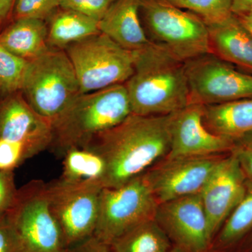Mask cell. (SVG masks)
Returning <instances> with one entry per match:
<instances>
[{"label": "cell", "mask_w": 252, "mask_h": 252, "mask_svg": "<svg viewBox=\"0 0 252 252\" xmlns=\"http://www.w3.org/2000/svg\"><path fill=\"white\" fill-rule=\"evenodd\" d=\"M237 16L252 35V14L241 15V16Z\"/></svg>", "instance_id": "cell-35"}, {"label": "cell", "mask_w": 252, "mask_h": 252, "mask_svg": "<svg viewBox=\"0 0 252 252\" xmlns=\"http://www.w3.org/2000/svg\"><path fill=\"white\" fill-rule=\"evenodd\" d=\"M42 150L36 146L0 140V170H14L25 160Z\"/></svg>", "instance_id": "cell-26"}, {"label": "cell", "mask_w": 252, "mask_h": 252, "mask_svg": "<svg viewBox=\"0 0 252 252\" xmlns=\"http://www.w3.org/2000/svg\"><path fill=\"white\" fill-rule=\"evenodd\" d=\"M170 120L171 114H131L86 146L105 160L104 188L122 187L167 157L171 144Z\"/></svg>", "instance_id": "cell-1"}, {"label": "cell", "mask_w": 252, "mask_h": 252, "mask_svg": "<svg viewBox=\"0 0 252 252\" xmlns=\"http://www.w3.org/2000/svg\"><path fill=\"white\" fill-rule=\"evenodd\" d=\"M154 220L173 246L185 252H207L212 244L200 194L158 204Z\"/></svg>", "instance_id": "cell-12"}, {"label": "cell", "mask_w": 252, "mask_h": 252, "mask_svg": "<svg viewBox=\"0 0 252 252\" xmlns=\"http://www.w3.org/2000/svg\"><path fill=\"white\" fill-rule=\"evenodd\" d=\"M134 55V70L125 83L132 114L169 115L189 104L185 64L150 43Z\"/></svg>", "instance_id": "cell-2"}, {"label": "cell", "mask_w": 252, "mask_h": 252, "mask_svg": "<svg viewBox=\"0 0 252 252\" xmlns=\"http://www.w3.org/2000/svg\"><path fill=\"white\" fill-rule=\"evenodd\" d=\"M28 61L10 52L0 44V93L5 96L21 91Z\"/></svg>", "instance_id": "cell-24"}, {"label": "cell", "mask_w": 252, "mask_h": 252, "mask_svg": "<svg viewBox=\"0 0 252 252\" xmlns=\"http://www.w3.org/2000/svg\"><path fill=\"white\" fill-rule=\"evenodd\" d=\"M230 153L236 157L247 178L252 180V136L235 142Z\"/></svg>", "instance_id": "cell-30"}, {"label": "cell", "mask_w": 252, "mask_h": 252, "mask_svg": "<svg viewBox=\"0 0 252 252\" xmlns=\"http://www.w3.org/2000/svg\"><path fill=\"white\" fill-rule=\"evenodd\" d=\"M231 11L236 16L252 14V0H232Z\"/></svg>", "instance_id": "cell-33"}, {"label": "cell", "mask_w": 252, "mask_h": 252, "mask_svg": "<svg viewBox=\"0 0 252 252\" xmlns=\"http://www.w3.org/2000/svg\"><path fill=\"white\" fill-rule=\"evenodd\" d=\"M212 54L252 73V35L236 15L207 24Z\"/></svg>", "instance_id": "cell-17"}, {"label": "cell", "mask_w": 252, "mask_h": 252, "mask_svg": "<svg viewBox=\"0 0 252 252\" xmlns=\"http://www.w3.org/2000/svg\"><path fill=\"white\" fill-rule=\"evenodd\" d=\"M221 158L220 156L162 159L144 176L158 203L200 193Z\"/></svg>", "instance_id": "cell-11"}, {"label": "cell", "mask_w": 252, "mask_h": 252, "mask_svg": "<svg viewBox=\"0 0 252 252\" xmlns=\"http://www.w3.org/2000/svg\"><path fill=\"white\" fill-rule=\"evenodd\" d=\"M184 64L189 103L217 105L252 97V73L239 70L212 53Z\"/></svg>", "instance_id": "cell-10"}, {"label": "cell", "mask_w": 252, "mask_h": 252, "mask_svg": "<svg viewBox=\"0 0 252 252\" xmlns=\"http://www.w3.org/2000/svg\"><path fill=\"white\" fill-rule=\"evenodd\" d=\"M63 157L61 179L72 182L95 181L102 185L107 164L98 152L89 147H74L68 149Z\"/></svg>", "instance_id": "cell-22"}, {"label": "cell", "mask_w": 252, "mask_h": 252, "mask_svg": "<svg viewBox=\"0 0 252 252\" xmlns=\"http://www.w3.org/2000/svg\"><path fill=\"white\" fill-rule=\"evenodd\" d=\"M168 252H185L183 250H181L180 248H177V247L173 246Z\"/></svg>", "instance_id": "cell-36"}, {"label": "cell", "mask_w": 252, "mask_h": 252, "mask_svg": "<svg viewBox=\"0 0 252 252\" xmlns=\"http://www.w3.org/2000/svg\"><path fill=\"white\" fill-rule=\"evenodd\" d=\"M141 22L149 41L185 63L212 53L206 23L166 0H141Z\"/></svg>", "instance_id": "cell-4"}, {"label": "cell", "mask_w": 252, "mask_h": 252, "mask_svg": "<svg viewBox=\"0 0 252 252\" xmlns=\"http://www.w3.org/2000/svg\"><path fill=\"white\" fill-rule=\"evenodd\" d=\"M112 252H168L173 245L154 219L142 222L109 245Z\"/></svg>", "instance_id": "cell-21"}, {"label": "cell", "mask_w": 252, "mask_h": 252, "mask_svg": "<svg viewBox=\"0 0 252 252\" xmlns=\"http://www.w3.org/2000/svg\"><path fill=\"white\" fill-rule=\"evenodd\" d=\"M252 229V180L248 179L245 195L217 233L220 248L233 245Z\"/></svg>", "instance_id": "cell-23"}, {"label": "cell", "mask_w": 252, "mask_h": 252, "mask_svg": "<svg viewBox=\"0 0 252 252\" xmlns=\"http://www.w3.org/2000/svg\"><path fill=\"white\" fill-rule=\"evenodd\" d=\"M204 108L201 104L189 103L171 114V144L166 157H210L230 152L235 142L207 128Z\"/></svg>", "instance_id": "cell-14"}, {"label": "cell", "mask_w": 252, "mask_h": 252, "mask_svg": "<svg viewBox=\"0 0 252 252\" xmlns=\"http://www.w3.org/2000/svg\"><path fill=\"white\" fill-rule=\"evenodd\" d=\"M141 0H114L99 21V31L126 50L135 51L150 44L141 22Z\"/></svg>", "instance_id": "cell-16"}, {"label": "cell", "mask_w": 252, "mask_h": 252, "mask_svg": "<svg viewBox=\"0 0 252 252\" xmlns=\"http://www.w3.org/2000/svg\"><path fill=\"white\" fill-rule=\"evenodd\" d=\"M0 252H19L17 235L7 213L0 216Z\"/></svg>", "instance_id": "cell-31"}, {"label": "cell", "mask_w": 252, "mask_h": 252, "mask_svg": "<svg viewBox=\"0 0 252 252\" xmlns=\"http://www.w3.org/2000/svg\"><path fill=\"white\" fill-rule=\"evenodd\" d=\"M131 114L125 84L79 94L51 123L49 148L63 157L68 149L86 147Z\"/></svg>", "instance_id": "cell-3"}, {"label": "cell", "mask_w": 252, "mask_h": 252, "mask_svg": "<svg viewBox=\"0 0 252 252\" xmlns=\"http://www.w3.org/2000/svg\"><path fill=\"white\" fill-rule=\"evenodd\" d=\"M17 194L14 172L0 170V216L11 210L16 201Z\"/></svg>", "instance_id": "cell-29"}, {"label": "cell", "mask_w": 252, "mask_h": 252, "mask_svg": "<svg viewBox=\"0 0 252 252\" xmlns=\"http://www.w3.org/2000/svg\"><path fill=\"white\" fill-rule=\"evenodd\" d=\"M21 91L33 110L51 124L80 94L65 51L49 47L28 61Z\"/></svg>", "instance_id": "cell-5"}, {"label": "cell", "mask_w": 252, "mask_h": 252, "mask_svg": "<svg viewBox=\"0 0 252 252\" xmlns=\"http://www.w3.org/2000/svg\"><path fill=\"white\" fill-rule=\"evenodd\" d=\"M48 24L42 20L21 18L0 33V44L15 56L31 61L49 48Z\"/></svg>", "instance_id": "cell-19"}, {"label": "cell", "mask_w": 252, "mask_h": 252, "mask_svg": "<svg viewBox=\"0 0 252 252\" xmlns=\"http://www.w3.org/2000/svg\"><path fill=\"white\" fill-rule=\"evenodd\" d=\"M248 178L233 154L221 158L200 191L213 243L225 220L243 198Z\"/></svg>", "instance_id": "cell-13"}, {"label": "cell", "mask_w": 252, "mask_h": 252, "mask_svg": "<svg viewBox=\"0 0 252 252\" xmlns=\"http://www.w3.org/2000/svg\"><path fill=\"white\" fill-rule=\"evenodd\" d=\"M17 235L19 252H66L62 230L50 208L46 184L33 180L18 189L7 212Z\"/></svg>", "instance_id": "cell-7"}, {"label": "cell", "mask_w": 252, "mask_h": 252, "mask_svg": "<svg viewBox=\"0 0 252 252\" xmlns=\"http://www.w3.org/2000/svg\"><path fill=\"white\" fill-rule=\"evenodd\" d=\"M170 4L193 13L206 23L219 22L232 14V0H166Z\"/></svg>", "instance_id": "cell-25"}, {"label": "cell", "mask_w": 252, "mask_h": 252, "mask_svg": "<svg viewBox=\"0 0 252 252\" xmlns=\"http://www.w3.org/2000/svg\"><path fill=\"white\" fill-rule=\"evenodd\" d=\"M60 4L61 0H16L11 15L14 20L34 18L47 22Z\"/></svg>", "instance_id": "cell-27"}, {"label": "cell", "mask_w": 252, "mask_h": 252, "mask_svg": "<svg viewBox=\"0 0 252 252\" xmlns=\"http://www.w3.org/2000/svg\"><path fill=\"white\" fill-rule=\"evenodd\" d=\"M66 252H112L107 244L93 236L67 249Z\"/></svg>", "instance_id": "cell-32"}, {"label": "cell", "mask_w": 252, "mask_h": 252, "mask_svg": "<svg viewBox=\"0 0 252 252\" xmlns=\"http://www.w3.org/2000/svg\"><path fill=\"white\" fill-rule=\"evenodd\" d=\"M203 120L209 130L233 142L252 136V97L205 106Z\"/></svg>", "instance_id": "cell-18"}, {"label": "cell", "mask_w": 252, "mask_h": 252, "mask_svg": "<svg viewBox=\"0 0 252 252\" xmlns=\"http://www.w3.org/2000/svg\"><path fill=\"white\" fill-rule=\"evenodd\" d=\"M158 203L143 175L117 188H103L94 236L110 245L136 225L154 219Z\"/></svg>", "instance_id": "cell-8"}, {"label": "cell", "mask_w": 252, "mask_h": 252, "mask_svg": "<svg viewBox=\"0 0 252 252\" xmlns=\"http://www.w3.org/2000/svg\"><path fill=\"white\" fill-rule=\"evenodd\" d=\"M103 188L95 181L72 182L60 178L46 184L50 208L68 248L94 235Z\"/></svg>", "instance_id": "cell-9"}, {"label": "cell", "mask_w": 252, "mask_h": 252, "mask_svg": "<svg viewBox=\"0 0 252 252\" xmlns=\"http://www.w3.org/2000/svg\"><path fill=\"white\" fill-rule=\"evenodd\" d=\"M64 50L77 74L80 94L125 84L133 73V52L102 33L70 44Z\"/></svg>", "instance_id": "cell-6"}, {"label": "cell", "mask_w": 252, "mask_h": 252, "mask_svg": "<svg viewBox=\"0 0 252 252\" xmlns=\"http://www.w3.org/2000/svg\"><path fill=\"white\" fill-rule=\"evenodd\" d=\"M51 124L36 114L21 94L5 96L0 102V140L49 148Z\"/></svg>", "instance_id": "cell-15"}, {"label": "cell", "mask_w": 252, "mask_h": 252, "mask_svg": "<svg viewBox=\"0 0 252 252\" xmlns=\"http://www.w3.org/2000/svg\"><path fill=\"white\" fill-rule=\"evenodd\" d=\"M15 1L16 0H0V22L12 14Z\"/></svg>", "instance_id": "cell-34"}, {"label": "cell", "mask_w": 252, "mask_h": 252, "mask_svg": "<svg viewBox=\"0 0 252 252\" xmlns=\"http://www.w3.org/2000/svg\"><path fill=\"white\" fill-rule=\"evenodd\" d=\"M49 47L68 46L100 32L99 21L72 10L59 8L47 21Z\"/></svg>", "instance_id": "cell-20"}, {"label": "cell", "mask_w": 252, "mask_h": 252, "mask_svg": "<svg viewBox=\"0 0 252 252\" xmlns=\"http://www.w3.org/2000/svg\"><path fill=\"white\" fill-rule=\"evenodd\" d=\"M114 0H61L60 8L72 10L99 21Z\"/></svg>", "instance_id": "cell-28"}]
</instances>
